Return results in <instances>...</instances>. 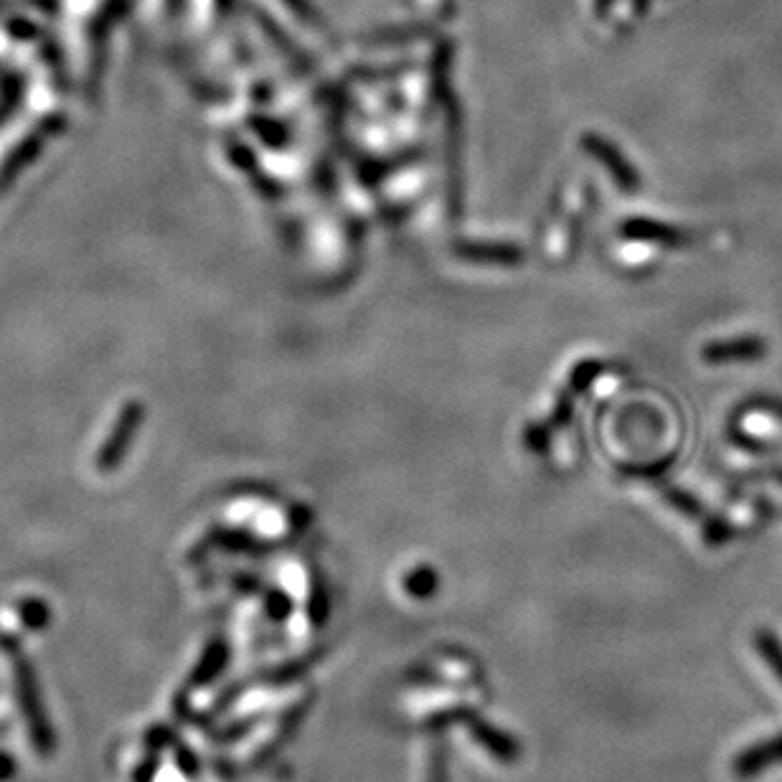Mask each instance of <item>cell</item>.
Returning <instances> with one entry per match:
<instances>
[{"label":"cell","mask_w":782,"mask_h":782,"mask_svg":"<svg viewBox=\"0 0 782 782\" xmlns=\"http://www.w3.org/2000/svg\"><path fill=\"white\" fill-rule=\"evenodd\" d=\"M760 648H762V656H765V661L770 663L772 671H775V676L782 678V645L777 643V640H772L770 635H762Z\"/></svg>","instance_id":"obj_3"},{"label":"cell","mask_w":782,"mask_h":782,"mask_svg":"<svg viewBox=\"0 0 782 782\" xmlns=\"http://www.w3.org/2000/svg\"><path fill=\"white\" fill-rule=\"evenodd\" d=\"M775 762H782V737L755 744L752 749H747V752L734 762V772H739V777H752L755 772H762L765 767L775 765Z\"/></svg>","instance_id":"obj_1"},{"label":"cell","mask_w":782,"mask_h":782,"mask_svg":"<svg viewBox=\"0 0 782 782\" xmlns=\"http://www.w3.org/2000/svg\"><path fill=\"white\" fill-rule=\"evenodd\" d=\"M762 353V343L752 341V338H744V341H729V343H716L709 346L706 356L714 358V361H729V358H755Z\"/></svg>","instance_id":"obj_2"}]
</instances>
